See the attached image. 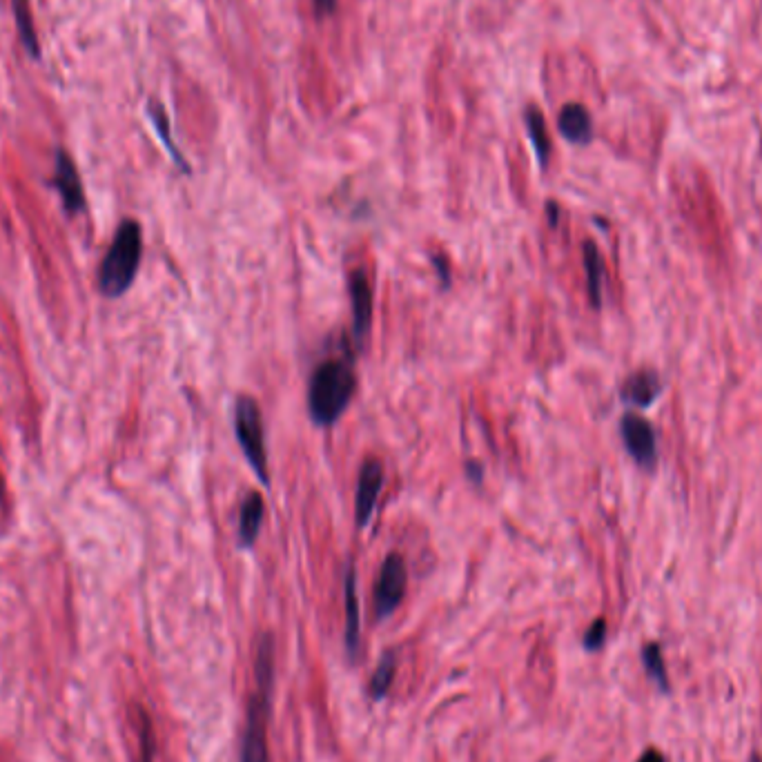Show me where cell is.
<instances>
[{
	"mask_svg": "<svg viewBox=\"0 0 762 762\" xmlns=\"http://www.w3.org/2000/svg\"><path fill=\"white\" fill-rule=\"evenodd\" d=\"M357 393V373L353 361L328 359L321 361L310 375L308 415L317 426L337 424Z\"/></svg>",
	"mask_w": 762,
	"mask_h": 762,
	"instance_id": "obj_1",
	"label": "cell"
},
{
	"mask_svg": "<svg viewBox=\"0 0 762 762\" xmlns=\"http://www.w3.org/2000/svg\"><path fill=\"white\" fill-rule=\"evenodd\" d=\"M143 254V232L134 219H125L107 248L99 268V290L105 297L125 295L139 275Z\"/></svg>",
	"mask_w": 762,
	"mask_h": 762,
	"instance_id": "obj_2",
	"label": "cell"
},
{
	"mask_svg": "<svg viewBox=\"0 0 762 762\" xmlns=\"http://www.w3.org/2000/svg\"><path fill=\"white\" fill-rule=\"evenodd\" d=\"M234 435H237V442L248 459L252 473L259 477L263 486H270L266 433H263V419L257 399L248 395L237 397V402H234Z\"/></svg>",
	"mask_w": 762,
	"mask_h": 762,
	"instance_id": "obj_3",
	"label": "cell"
},
{
	"mask_svg": "<svg viewBox=\"0 0 762 762\" xmlns=\"http://www.w3.org/2000/svg\"><path fill=\"white\" fill-rule=\"evenodd\" d=\"M408 586L406 562L399 553L386 555L375 582V613L379 620L390 618L402 604Z\"/></svg>",
	"mask_w": 762,
	"mask_h": 762,
	"instance_id": "obj_4",
	"label": "cell"
},
{
	"mask_svg": "<svg viewBox=\"0 0 762 762\" xmlns=\"http://www.w3.org/2000/svg\"><path fill=\"white\" fill-rule=\"evenodd\" d=\"M620 435L635 464L644 471H653L658 466V439L647 419L627 413L620 422Z\"/></svg>",
	"mask_w": 762,
	"mask_h": 762,
	"instance_id": "obj_5",
	"label": "cell"
},
{
	"mask_svg": "<svg viewBox=\"0 0 762 762\" xmlns=\"http://www.w3.org/2000/svg\"><path fill=\"white\" fill-rule=\"evenodd\" d=\"M272 700L261 698L254 693L248 707V725L243 734L241 747V762H268V742H266V725L270 720Z\"/></svg>",
	"mask_w": 762,
	"mask_h": 762,
	"instance_id": "obj_6",
	"label": "cell"
},
{
	"mask_svg": "<svg viewBox=\"0 0 762 762\" xmlns=\"http://www.w3.org/2000/svg\"><path fill=\"white\" fill-rule=\"evenodd\" d=\"M384 486V464L375 457H368L359 468L357 477V493H355V517L359 529H366L370 517H373L377 500Z\"/></svg>",
	"mask_w": 762,
	"mask_h": 762,
	"instance_id": "obj_7",
	"label": "cell"
},
{
	"mask_svg": "<svg viewBox=\"0 0 762 762\" xmlns=\"http://www.w3.org/2000/svg\"><path fill=\"white\" fill-rule=\"evenodd\" d=\"M350 306H353V335L361 348L373 324V288L364 270H353L348 277Z\"/></svg>",
	"mask_w": 762,
	"mask_h": 762,
	"instance_id": "obj_8",
	"label": "cell"
},
{
	"mask_svg": "<svg viewBox=\"0 0 762 762\" xmlns=\"http://www.w3.org/2000/svg\"><path fill=\"white\" fill-rule=\"evenodd\" d=\"M54 188L58 190L63 199L65 210L70 214H81L85 210V190L81 183V174H78L72 156L65 150H56L54 161Z\"/></svg>",
	"mask_w": 762,
	"mask_h": 762,
	"instance_id": "obj_9",
	"label": "cell"
},
{
	"mask_svg": "<svg viewBox=\"0 0 762 762\" xmlns=\"http://www.w3.org/2000/svg\"><path fill=\"white\" fill-rule=\"evenodd\" d=\"M344 602H346V653L350 660L359 658L361 649V613H359V598H357V575L355 566L348 564L344 571Z\"/></svg>",
	"mask_w": 762,
	"mask_h": 762,
	"instance_id": "obj_10",
	"label": "cell"
},
{
	"mask_svg": "<svg viewBox=\"0 0 762 762\" xmlns=\"http://www.w3.org/2000/svg\"><path fill=\"white\" fill-rule=\"evenodd\" d=\"M660 393H662L660 375L651 368L635 370L633 375L624 379V384L620 388L622 402L638 406V408H649L653 402H656Z\"/></svg>",
	"mask_w": 762,
	"mask_h": 762,
	"instance_id": "obj_11",
	"label": "cell"
},
{
	"mask_svg": "<svg viewBox=\"0 0 762 762\" xmlns=\"http://www.w3.org/2000/svg\"><path fill=\"white\" fill-rule=\"evenodd\" d=\"M560 134L569 143L589 145L593 141V121L591 114L580 103H566L558 114Z\"/></svg>",
	"mask_w": 762,
	"mask_h": 762,
	"instance_id": "obj_12",
	"label": "cell"
},
{
	"mask_svg": "<svg viewBox=\"0 0 762 762\" xmlns=\"http://www.w3.org/2000/svg\"><path fill=\"white\" fill-rule=\"evenodd\" d=\"M263 517H266V504H263L261 493L252 491L241 504L239 513V546L241 549H252L254 542L261 533Z\"/></svg>",
	"mask_w": 762,
	"mask_h": 762,
	"instance_id": "obj_13",
	"label": "cell"
},
{
	"mask_svg": "<svg viewBox=\"0 0 762 762\" xmlns=\"http://www.w3.org/2000/svg\"><path fill=\"white\" fill-rule=\"evenodd\" d=\"M254 676H257L259 696L272 700V693H275V638L270 633H263L257 642Z\"/></svg>",
	"mask_w": 762,
	"mask_h": 762,
	"instance_id": "obj_14",
	"label": "cell"
},
{
	"mask_svg": "<svg viewBox=\"0 0 762 762\" xmlns=\"http://www.w3.org/2000/svg\"><path fill=\"white\" fill-rule=\"evenodd\" d=\"M584 270H586V290H589L591 306L602 308V283H604V261L600 248L593 241H584Z\"/></svg>",
	"mask_w": 762,
	"mask_h": 762,
	"instance_id": "obj_15",
	"label": "cell"
},
{
	"mask_svg": "<svg viewBox=\"0 0 762 762\" xmlns=\"http://www.w3.org/2000/svg\"><path fill=\"white\" fill-rule=\"evenodd\" d=\"M524 123H526V130H529L537 161H540L542 168H546L551 159V136H549V130H546L544 114L531 105L524 114Z\"/></svg>",
	"mask_w": 762,
	"mask_h": 762,
	"instance_id": "obj_16",
	"label": "cell"
},
{
	"mask_svg": "<svg viewBox=\"0 0 762 762\" xmlns=\"http://www.w3.org/2000/svg\"><path fill=\"white\" fill-rule=\"evenodd\" d=\"M14 18H16L18 36H21V43L27 50V54L32 58H38L41 56V43H38L34 16H32V9H29L27 0H14Z\"/></svg>",
	"mask_w": 762,
	"mask_h": 762,
	"instance_id": "obj_17",
	"label": "cell"
},
{
	"mask_svg": "<svg viewBox=\"0 0 762 762\" xmlns=\"http://www.w3.org/2000/svg\"><path fill=\"white\" fill-rule=\"evenodd\" d=\"M395 673H397V653L386 651L377 664L373 678H370V696H373V700H384L388 696V691L395 682Z\"/></svg>",
	"mask_w": 762,
	"mask_h": 762,
	"instance_id": "obj_18",
	"label": "cell"
},
{
	"mask_svg": "<svg viewBox=\"0 0 762 762\" xmlns=\"http://www.w3.org/2000/svg\"><path fill=\"white\" fill-rule=\"evenodd\" d=\"M148 114H150V119H152V123H154V127H156V132H159V136H161V141H163V145H165V150L170 152L172 161L177 163L183 172H190L188 163L183 161L181 152L177 150V145H174V141H172L170 121H168V114H165V110H163V105H161V103H156V101H150V103H148Z\"/></svg>",
	"mask_w": 762,
	"mask_h": 762,
	"instance_id": "obj_19",
	"label": "cell"
},
{
	"mask_svg": "<svg viewBox=\"0 0 762 762\" xmlns=\"http://www.w3.org/2000/svg\"><path fill=\"white\" fill-rule=\"evenodd\" d=\"M642 662H644V669L649 671L651 680L656 682V685L664 693H667L671 689V685H669V678H667V667H664V658H662L660 644H656V642L647 644V647L642 649Z\"/></svg>",
	"mask_w": 762,
	"mask_h": 762,
	"instance_id": "obj_20",
	"label": "cell"
},
{
	"mask_svg": "<svg viewBox=\"0 0 762 762\" xmlns=\"http://www.w3.org/2000/svg\"><path fill=\"white\" fill-rule=\"evenodd\" d=\"M139 720H141V729H139V740H141V762H154V736H152V722L148 718V713L143 709L139 711Z\"/></svg>",
	"mask_w": 762,
	"mask_h": 762,
	"instance_id": "obj_21",
	"label": "cell"
},
{
	"mask_svg": "<svg viewBox=\"0 0 762 762\" xmlns=\"http://www.w3.org/2000/svg\"><path fill=\"white\" fill-rule=\"evenodd\" d=\"M604 640H607V622L598 618L591 624L589 631L584 633V649L586 651H598L604 647Z\"/></svg>",
	"mask_w": 762,
	"mask_h": 762,
	"instance_id": "obj_22",
	"label": "cell"
},
{
	"mask_svg": "<svg viewBox=\"0 0 762 762\" xmlns=\"http://www.w3.org/2000/svg\"><path fill=\"white\" fill-rule=\"evenodd\" d=\"M466 475L473 484L480 486L484 482V466L480 462H475V459H471V462H466Z\"/></svg>",
	"mask_w": 762,
	"mask_h": 762,
	"instance_id": "obj_23",
	"label": "cell"
},
{
	"mask_svg": "<svg viewBox=\"0 0 762 762\" xmlns=\"http://www.w3.org/2000/svg\"><path fill=\"white\" fill-rule=\"evenodd\" d=\"M433 263H435V268L439 272V279H442L444 286H448V283H451V272H448V263L442 257H433Z\"/></svg>",
	"mask_w": 762,
	"mask_h": 762,
	"instance_id": "obj_24",
	"label": "cell"
},
{
	"mask_svg": "<svg viewBox=\"0 0 762 762\" xmlns=\"http://www.w3.org/2000/svg\"><path fill=\"white\" fill-rule=\"evenodd\" d=\"M638 762H667L658 749H647Z\"/></svg>",
	"mask_w": 762,
	"mask_h": 762,
	"instance_id": "obj_25",
	"label": "cell"
},
{
	"mask_svg": "<svg viewBox=\"0 0 762 762\" xmlns=\"http://www.w3.org/2000/svg\"><path fill=\"white\" fill-rule=\"evenodd\" d=\"M317 7H319V12H332V7H335V0H317Z\"/></svg>",
	"mask_w": 762,
	"mask_h": 762,
	"instance_id": "obj_26",
	"label": "cell"
},
{
	"mask_svg": "<svg viewBox=\"0 0 762 762\" xmlns=\"http://www.w3.org/2000/svg\"><path fill=\"white\" fill-rule=\"evenodd\" d=\"M549 219H551V226L558 223V205L555 203H549Z\"/></svg>",
	"mask_w": 762,
	"mask_h": 762,
	"instance_id": "obj_27",
	"label": "cell"
},
{
	"mask_svg": "<svg viewBox=\"0 0 762 762\" xmlns=\"http://www.w3.org/2000/svg\"><path fill=\"white\" fill-rule=\"evenodd\" d=\"M749 762H762V760H760L758 756H751V760H749Z\"/></svg>",
	"mask_w": 762,
	"mask_h": 762,
	"instance_id": "obj_28",
	"label": "cell"
}]
</instances>
